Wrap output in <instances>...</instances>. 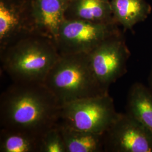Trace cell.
<instances>
[{
  "label": "cell",
  "instance_id": "9c48e42d",
  "mask_svg": "<svg viewBox=\"0 0 152 152\" xmlns=\"http://www.w3.org/2000/svg\"><path fill=\"white\" fill-rule=\"evenodd\" d=\"M68 0H33L34 21L38 32L56 40L65 20Z\"/></svg>",
  "mask_w": 152,
  "mask_h": 152
},
{
  "label": "cell",
  "instance_id": "9a60e30c",
  "mask_svg": "<svg viewBox=\"0 0 152 152\" xmlns=\"http://www.w3.org/2000/svg\"><path fill=\"white\" fill-rule=\"evenodd\" d=\"M39 152H66L58 123L46 131L41 137Z\"/></svg>",
  "mask_w": 152,
  "mask_h": 152
},
{
  "label": "cell",
  "instance_id": "3957f363",
  "mask_svg": "<svg viewBox=\"0 0 152 152\" xmlns=\"http://www.w3.org/2000/svg\"><path fill=\"white\" fill-rule=\"evenodd\" d=\"M44 83L61 106L82 99L108 94L95 79L88 54L86 53L60 55Z\"/></svg>",
  "mask_w": 152,
  "mask_h": 152
},
{
  "label": "cell",
  "instance_id": "8992f818",
  "mask_svg": "<svg viewBox=\"0 0 152 152\" xmlns=\"http://www.w3.org/2000/svg\"><path fill=\"white\" fill-rule=\"evenodd\" d=\"M88 54L95 79L108 92L110 86L126 73L130 56L121 33L106 39Z\"/></svg>",
  "mask_w": 152,
  "mask_h": 152
},
{
  "label": "cell",
  "instance_id": "5bb4252c",
  "mask_svg": "<svg viewBox=\"0 0 152 152\" xmlns=\"http://www.w3.org/2000/svg\"><path fill=\"white\" fill-rule=\"evenodd\" d=\"M41 137L26 131L1 129L0 152H39Z\"/></svg>",
  "mask_w": 152,
  "mask_h": 152
},
{
  "label": "cell",
  "instance_id": "277c9868",
  "mask_svg": "<svg viewBox=\"0 0 152 152\" xmlns=\"http://www.w3.org/2000/svg\"><path fill=\"white\" fill-rule=\"evenodd\" d=\"M118 113L108 93L61 105L59 122L78 130L104 134Z\"/></svg>",
  "mask_w": 152,
  "mask_h": 152
},
{
  "label": "cell",
  "instance_id": "ba28073f",
  "mask_svg": "<svg viewBox=\"0 0 152 152\" xmlns=\"http://www.w3.org/2000/svg\"><path fill=\"white\" fill-rule=\"evenodd\" d=\"M39 34L33 0H0V51L29 35Z\"/></svg>",
  "mask_w": 152,
  "mask_h": 152
},
{
  "label": "cell",
  "instance_id": "7a4b0ae2",
  "mask_svg": "<svg viewBox=\"0 0 152 152\" xmlns=\"http://www.w3.org/2000/svg\"><path fill=\"white\" fill-rule=\"evenodd\" d=\"M60 56L54 39L41 34L29 35L0 51L2 67L13 82L44 83Z\"/></svg>",
  "mask_w": 152,
  "mask_h": 152
},
{
  "label": "cell",
  "instance_id": "4fadbf2b",
  "mask_svg": "<svg viewBox=\"0 0 152 152\" xmlns=\"http://www.w3.org/2000/svg\"><path fill=\"white\" fill-rule=\"evenodd\" d=\"M114 22L125 29H131L146 19L150 7L145 0H111Z\"/></svg>",
  "mask_w": 152,
  "mask_h": 152
},
{
  "label": "cell",
  "instance_id": "8fae6325",
  "mask_svg": "<svg viewBox=\"0 0 152 152\" xmlns=\"http://www.w3.org/2000/svg\"><path fill=\"white\" fill-rule=\"evenodd\" d=\"M152 134V91L140 83L130 87L127 96L126 112Z\"/></svg>",
  "mask_w": 152,
  "mask_h": 152
},
{
  "label": "cell",
  "instance_id": "6da1fadb",
  "mask_svg": "<svg viewBox=\"0 0 152 152\" xmlns=\"http://www.w3.org/2000/svg\"><path fill=\"white\" fill-rule=\"evenodd\" d=\"M61 107L44 83L13 82L1 95V129L42 136L59 122Z\"/></svg>",
  "mask_w": 152,
  "mask_h": 152
},
{
  "label": "cell",
  "instance_id": "30bf717a",
  "mask_svg": "<svg viewBox=\"0 0 152 152\" xmlns=\"http://www.w3.org/2000/svg\"><path fill=\"white\" fill-rule=\"evenodd\" d=\"M111 0H68L65 19L96 23H115Z\"/></svg>",
  "mask_w": 152,
  "mask_h": 152
},
{
  "label": "cell",
  "instance_id": "52a82bcc",
  "mask_svg": "<svg viewBox=\"0 0 152 152\" xmlns=\"http://www.w3.org/2000/svg\"><path fill=\"white\" fill-rule=\"evenodd\" d=\"M104 152H152V134L127 113H119L104 134Z\"/></svg>",
  "mask_w": 152,
  "mask_h": 152
},
{
  "label": "cell",
  "instance_id": "5b68a950",
  "mask_svg": "<svg viewBox=\"0 0 152 152\" xmlns=\"http://www.w3.org/2000/svg\"><path fill=\"white\" fill-rule=\"evenodd\" d=\"M121 33L116 23L65 19L55 40L60 55L88 54L106 39Z\"/></svg>",
  "mask_w": 152,
  "mask_h": 152
},
{
  "label": "cell",
  "instance_id": "7c38bea8",
  "mask_svg": "<svg viewBox=\"0 0 152 152\" xmlns=\"http://www.w3.org/2000/svg\"><path fill=\"white\" fill-rule=\"evenodd\" d=\"M66 152H104V134L78 130L59 122Z\"/></svg>",
  "mask_w": 152,
  "mask_h": 152
},
{
  "label": "cell",
  "instance_id": "2e32d148",
  "mask_svg": "<svg viewBox=\"0 0 152 152\" xmlns=\"http://www.w3.org/2000/svg\"><path fill=\"white\" fill-rule=\"evenodd\" d=\"M149 83L151 86V89L152 91V68L151 74H150V77H149Z\"/></svg>",
  "mask_w": 152,
  "mask_h": 152
}]
</instances>
